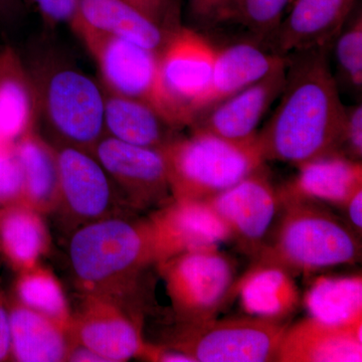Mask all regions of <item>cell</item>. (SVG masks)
Returning a JSON list of instances; mask_svg holds the SVG:
<instances>
[{
    "label": "cell",
    "mask_w": 362,
    "mask_h": 362,
    "mask_svg": "<svg viewBox=\"0 0 362 362\" xmlns=\"http://www.w3.org/2000/svg\"><path fill=\"white\" fill-rule=\"evenodd\" d=\"M329 47L287 54L277 108L257 134L264 159L298 166L339 151L346 108L328 59Z\"/></svg>",
    "instance_id": "cell-1"
},
{
    "label": "cell",
    "mask_w": 362,
    "mask_h": 362,
    "mask_svg": "<svg viewBox=\"0 0 362 362\" xmlns=\"http://www.w3.org/2000/svg\"><path fill=\"white\" fill-rule=\"evenodd\" d=\"M69 259L83 295L106 298L136 314L133 299L143 272L156 265V250L148 220L120 216L75 228Z\"/></svg>",
    "instance_id": "cell-2"
},
{
    "label": "cell",
    "mask_w": 362,
    "mask_h": 362,
    "mask_svg": "<svg viewBox=\"0 0 362 362\" xmlns=\"http://www.w3.org/2000/svg\"><path fill=\"white\" fill-rule=\"evenodd\" d=\"M23 59L32 78L39 119L56 145L92 152L105 135L103 87L49 40L33 44Z\"/></svg>",
    "instance_id": "cell-3"
},
{
    "label": "cell",
    "mask_w": 362,
    "mask_h": 362,
    "mask_svg": "<svg viewBox=\"0 0 362 362\" xmlns=\"http://www.w3.org/2000/svg\"><path fill=\"white\" fill-rule=\"evenodd\" d=\"M319 204L281 201L282 214L252 262L282 267L294 276L350 265L361 259L358 235Z\"/></svg>",
    "instance_id": "cell-4"
},
{
    "label": "cell",
    "mask_w": 362,
    "mask_h": 362,
    "mask_svg": "<svg viewBox=\"0 0 362 362\" xmlns=\"http://www.w3.org/2000/svg\"><path fill=\"white\" fill-rule=\"evenodd\" d=\"M176 136L161 151L173 199L207 201L265 165L257 136L235 142L202 130Z\"/></svg>",
    "instance_id": "cell-5"
},
{
    "label": "cell",
    "mask_w": 362,
    "mask_h": 362,
    "mask_svg": "<svg viewBox=\"0 0 362 362\" xmlns=\"http://www.w3.org/2000/svg\"><path fill=\"white\" fill-rule=\"evenodd\" d=\"M216 52L197 30L181 25L159 52L154 108L173 129L190 127L211 106Z\"/></svg>",
    "instance_id": "cell-6"
},
{
    "label": "cell",
    "mask_w": 362,
    "mask_h": 362,
    "mask_svg": "<svg viewBox=\"0 0 362 362\" xmlns=\"http://www.w3.org/2000/svg\"><path fill=\"white\" fill-rule=\"evenodd\" d=\"M288 321L265 320L254 316L209 319L180 323L170 341L171 349L194 362L276 361Z\"/></svg>",
    "instance_id": "cell-7"
},
{
    "label": "cell",
    "mask_w": 362,
    "mask_h": 362,
    "mask_svg": "<svg viewBox=\"0 0 362 362\" xmlns=\"http://www.w3.org/2000/svg\"><path fill=\"white\" fill-rule=\"evenodd\" d=\"M157 267L180 323L216 318L235 299V263L218 247L185 252Z\"/></svg>",
    "instance_id": "cell-8"
},
{
    "label": "cell",
    "mask_w": 362,
    "mask_h": 362,
    "mask_svg": "<svg viewBox=\"0 0 362 362\" xmlns=\"http://www.w3.org/2000/svg\"><path fill=\"white\" fill-rule=\"evenodd\" d=\"M69 26L96 64L105 90L146 102L154 108L158 88V52L104 35L77 20L71 21Z\"/></svg>",
    "instance_id": "cell-9"
},
{
    "label": "cell",
    "mask_w": 362,
    "mask_h": 362,
    "mask_svg": "<svg viewBox=\"0 0 362 362\" xmlns=\"http://www.w3.org/2000/svg\"><path fill=\"white\" fill-rule=\"evenodd\" d=\"M59 168V202L56 211L70 225L86 223L119 216L122 204L103 166L89 151L56 145Z\"/></svg>",
    "instance_id": "cell-10"
},
{
    "label": "cell",
    "mask_w": 362,
    "mask_h": 362,
    "mask_svg": "<svg viewBox=\"0 0 362 362\" xmlns=\"http://www.w3.org/2000/svg\"><path fill=\"white\" fill-rule=\"evenodd\" d=\"M90 153L103 166L123 204L145 209L169 201L168 168L161 149L104 135Z\"/></svg>",
    "instance_id": "cell-11"
},
{
    "label": "cell",
    "mask_w": 362,
    "mask_h": 362,
    "mask_svg": "<svg viewBox=\"0 0 362 362\" xmlns=\"http://www.w3.org/2000/svg\"><path fill=\"white\" fill-rule=\"evenodd\" d=\"M207 202L226 223L230 242L252 259L270 237L281 211L279 190L264 168Z\"/></svg>",
    "instance_id": "cell-12"
},
{
    "label": "cell",
    "mask_w": 362,
    "mask_h": 362,
    "mask_svg": "<svg viewBox=\"0 0 362 362\" xmlns=\"http://www.w3.org/2000/svg\"><path fill=\"white\" fill-rule=\"evenodd\" d=\"M71 339L97 354L103 362H124L140 357L146 342L136 314L106 298L83 295L71 313Z\"/></svg>",
    "instance_id": "cell-13"
},
{
    "label": "cell",
    "mask_w": 362,
    "mask_h": 362,
    "mask_svg": "<svg viewBox=\"0 0 362 362\" xmlns=\"http://www.w3.org/2000/svg\"><path fill=\"white\" fill-rule=\"evenodd\" d=\"M156 265L185 252L230 242L226 223L207 201L173 199L149 216Z\"/></svg>",
    "instance_id": "cell-14"
},
{
    "label": "cell",
    "mask_w": 362,
    "mask_h": 362,
    "mask_svg": "<svg viewBox=\"0 0 362 362\" xmlns=\"http://www.w3.org/2000/svg\"><path fill=\"white\" fill-rule=\"evenodd\" d=\"M287 62L265 78L209 107L195 119L192 130L206 131L235 142L258 134L259 123L284 87Z\"/></svg>",
    "instance_id": "cell-15"
},
{
    "label": "cell",
    "mask_w": 362,
    "mask_h": 362,
    "mask_svg": "<svg viewBox=\"0 0 362 362\" xmlns=\"http://www.w3.org/2000/svg\"><path fill=\"white\" fill-rule=\"evenodd\" d=\"M356 0H295L273 35L276 54L329 47L341 33Z\"/></svg>",
    "instance_id": "cell-16"
},
{
    "label": "cell",
    "mask_w": 362,
    "mask_h": 362,
    "mask_svg": "<svg viewBox=\"0 0 362 362\" xmlns=\"http://www.w3.org/2000/svg\"><path fill=\"white\" fill-rule=\"evenodd\" d=\"M297 175L280 188L281 201L296 199L341 209L362 187V165L340 151H332L296 166Z\"/></svg>",
    "instance_id": "cell-17"
},
{
    "label": "cell",
    "mask_w": 362,
    "mask_h": 362,
    "mask_svg": "<svg viewBox=\"0 0 362 362\" xmlns=\"http://www.w3.org/2000/svg\"><path fill=\"white\" fill-rule=\"evenodd\" d=\"M362 361V327L331 325L308 316L288 325L279 346L278 362Z\"/></svg>",
    "instance_id": "cell-18"
},
{
    "label": "cell",
    "mask_w": 362,
    "mask_h": 362,
    "mask_svg": "<svg viewBox=\"0 0 362 362\" xmlns=\"http://www.w3.org/2000/svg\"><path fill=\"white\" fill-rule=\"evenodd\" d=\"M235 298L239 297L247 315L285 322L300 303L294 276L282 267L254 262L237 279Z\"/></svg>",
    "instance_id": "cell-19"
},
{
    "label": "cell",
    "mask_w": 362,
    "mask_h": 362,
    "mask_svg": "<svg viewBox=\"0 0 362 362\" xmlns=\"http://www.w3.org/2000/svg\"><path fill=\"white\" fill-rule=\"evenodd\" d=\"M11 361H66L73 339L70 329L16 301L8 300Z\"/></svg>",
    "instance_id": "cell-20"
},
{
    "label": "cell",
    "mask_w": 362,
    "mask_h": 362,
    "mask_svg": "<svg viewBox=\"0 0 362 362\" xmlns=\"http://www.w3.org/2000/svg\"><path fill=\"white\" fill-rule=\"evenodd\" d=\"M37 98L23 56L13 45H0V135L7 142L37 128Z\"/></svg>",
    "instance_id": "cell-21"
},
{
    "label": "cell",
    "mask_w": 362,
    "mask_h": 362,
    "mask_svg": "<svg viewBox=\"0 0 362 362\" xmlns=\"http://www.w3.org/2000/svg\"><path fill=\"white\" fill-rule=\"evenodd\" d=\"M74 20L158 54L175 30L157 25L122 0H81Z\"/></svg>",
    "instance_id": "cell-22"
},
{
    "label": "cell",
    "mask_w": 362,
    "mask_h": 362,
    "mask_svg": "<svg viewBox=\"0 0 362 362\" xmlns=\"http://www.w3.org/2000/svg\"><path fill=\"white\" fill-rule=\"evenodd\" d=\"M105 135L119 141L160 149L177 131L151 106L140 100L105 90Z\"/></svg>",
    "instance_id": "cell-23"
},
{
    "label": "cell",
    "mask_w": 362,
    "mask_h": 362,
    "mask_svg": "<svg viewBox=\"0 0 362 362\" xmlns=\"http://www.w3.org/2000/svg\"><path fill=\"white\" fill-rule=\"evenodd\" d=\"M42 213L25 202L4 206L0 211V251L14 269L39 265L49 247V233Z\"/></svg>",
    "instance_id": "cell-24"
},
{
    "label": "cell",
    "mask_w": 362,
    "mask_h": 362,
    "mask_svg": "<svg viewBox=\"0 0 362 362\" xmlns=\"http://www.w3.org/2000/svg\"><path fill=\"white\" fill-rule=\"evenodd\" d=\"M286 62L287 56L269 54L251 42H237L216 49L209 107L255 84Z\"/></svg>",
    "instance_id": "cell-25"
},
{
    "label": "cell",
    "mask_w": 362,
    "mask_h": 362,
    "mask_svg": "<svg viewBox=\"0 0 362 362\" xmlns=\"http://www.w3.org/2000/svg\"><path fill=\"white\" fill-rule=\"evenodd\" d=\"M14 148L25 176V202L42 214L56 211L59 202V168L54 144L37 128L18 138Z\"/></svg>",
    "instance_id": "cell-26"
},
{
    "label": "cell",
    "mask_w": 362,
    "mask_h": 362,
    "mask_svg": "<svg viewBox=\"0 0 362 362\" xmlns=\"http://www.w3.org/2000/svg\"><path fill=\"white\" fill-rule=\"evenodd\" d=\"M303 303L309 316L321 322L362 327L361 276L318 277L305 293Z\"/></svg>",
    "instance_id": "cell-27"
},
{
    "label": "cell",
    "mask_w": 362,
    "mask_h": 362,
    "mask_svg": "<svg viewBox=\"0 0 362 362\" xmlns=\"http://www.w3.org/2000/svg\"><path fill=\"white\" fill-rule=\"evenodd\" d=\"M14 299L33 310L49 317L70 329L71 313L59 279L39 265L21 271L14 285Z\"/></svg>",
    "instance_id": "cell-28"
},
{
    "label": "cell",
    "mask_w": 362,
    "mask_h": 362,
    "mask_svg": "<svg viewBox=\"0 0 362 362\" xmlns=\"http://www.w3.org/2000/svg\"><path fill=\"white\" fill-rule=\"evenodd\" d=\"M290 0H233L228 21H235L259 40L273 37Z\"/></svg>",
    "instance_id": "cell-29"
},
{
    "label": "cell",
    "mask_w": 362,
    "mask_h": 362,
    "mask_svg": "<svg viewBox=\"0 0 362 362\" xmlns=\"http://www.w3.org/2000/svg\"><path fill=\"white\" fill-rule=\"evenodd\" d=\"M335 58L343 78L356 92L362 88V18L357 16L345 30L337 35Z\"/></svg>",
    "instance_id": "cell-30"
},
{
    "label": "cell",
    "mask_w": 362,
    "mask_h": 362,
    "mask_svg": "<svg viewBox=\"0 0 362 362\" xmlns=\"http://www.w3.org/2000/svg\"><path fill=\"white\" fill-rule=\"evenodd\" d=\"M25 202V176L14 142L0 144V204Z\"/></svg>",
    "instance_id": "cell-31"
},
{
    "label": "cell",
    "mask_w": 362,
    "mask_h": 362,
    "mask_svg": "<svg viewBox=\"0 0 362 362\" xmlns=\"http://www.w3.org/2000/svg\"><path fill=\"white\" fill-rule=\"evenodd\" d=\"M233 0H188L187 13L194 30L214 28L228 21Z\"/></svg>",
    "instance_id": "cell-32"
},
{
    "label": "cell",
    "mask_w": 362,
    "mask_h": 362,
    "mask_svg": "<svg viewBox=\"0 0 362 362\" xmlns=\"http://www.w3.org/2000/svg\"><path fill=\"white\" fill-rule=\"evenodd\" d=\"M33 6L49 30L61 25H70L77 14L81 0H23Z\"/></svg>",
    "instance_id": "cell-33"
},
{
    "label": "cell",
    "mask_w": 362,
    "mask_h": 362,
    "mask_svg": "<svg viewBox=\"0 0 362 362\" xmlns=\"http://www.w3.org/2000/svg\"><path fill=\"white\" fill-rule=\"evenodd\" d=\"M157 25L173 30L180 26L178 0H122Z\"/></svg>",
    "instance_id": "cell-34"
},
{
    "label": "cell",
    "mask_w": 362,
    "mask_h": 362,
    "mask_svg": "<svg viewBox=\"0 0 362 362\" xmlns=\"http://www.w3.org/2000/svg\"><path fill=\"white\" fill-rule=\"evenodd\" d=\"M341 146L344 147V152H343L344 156L354 160L361 161L362 156L361 104L346 108L339 148Z\"/></svg>",
    "instance_id": "cell-35"
},
{
    "label": "cell",
    "mask_w": 362,
    "mask_h": 362,
    "mask_svg": "<svg viewBox=\"0 0 362 362\" xmlns=\"http://www.w3.org/2000/svg\"><path fill=\"white\" fill-rule=\"evenodd\" d=\"M26 4L23 0H0V30L8 33L23 21Z\"/></svg>",
    "instance_id": "cell-36"
},
{
    "label": "cell",
    "mask_w": 362,
    "mask_h": 362,
    "mask_svg": "<svg viewBox=\"0 0 362 362\" xmlns=\"http://www.w3.org/2000/svg\"><path fill=\"white\" fill-rule=\"evenodd\" d=\"M11 361L8 299L0 287V362Z\"/></svg>",
    "instance_id": "cell-37"
},
{
    "label": "cell",
    "mask_w": 362,
    "mask_h": 362,
    "mask_svg": "<svg viewBox=\"0 0 362 362\" xmlns=\"http://www.w3.org/2000/svg\"><path fill=\"white\" fill-rule=\"evenodd\" d=\"M341 211L346 216L345 223L361 237L362 232V187L357 188L343 204Z\"/></svg>",
    "instance_id": "cell-38"
},
{
    "label": "cell",
    "mask_w": 362,
    "mask_h": 362,
    "mask_svg": "<svg viewBox=\"0 0 362 362\" xmlns=\"http://www.w3.org/2000/svg\"><path fill=\"white\" fill-rule=\"evenodd\" d=\"M7 141H6V140L4 139V138H2V136L0 135V144H2V143H6Z\"/></svg>",
    "instance_id": "cell-39"
}]
</instances>
